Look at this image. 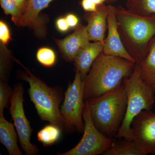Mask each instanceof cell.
I'll return each instance as SVG.
<instances>
[{
	"label": "cell",
	"mask_w": 155,
	"mask_h": 155,
	"mask_svg": "<svg viewBox=\"0 0 155 155\" xmlns=\"http://www.w3.org/2000/svg\"><path fill=\"white\" fill-rule=\"evenodd\" d=\"M135 64L101 53L83 81L84 101L101 96L121 86L124 78L132 74Z\"/></svg>",
	"instance_id": "cell-1"
},
{
	"label": "cell",
	"mask_w": 155,
	"mask_h": 155,
	"mask_svg": "<svg viewBox=\"0 0 155 155\" xmlns=\"http://www.w3.org/2000/svg\"><path fill=\"white\" fill-rule=\"evenodd\" d=\"M118 30L128 54L140 63L147 57L155 36V14H139L122 6L116 8Z\"/></svg>",
	"instance_id": "cell-2"
},
{
	"label": "cell",
	"mask_w": 155,
	"mask_h": 155,
	"mask_svg": "<svg viewBox=\"0 0 155 155\" xmlns=\"http://www.w3.org/2000/svg\"><path fill=\"white\" fill-rule=\"evenodd\" d=\"M93 122L100 131L109 138L116 137L124 120L127 97L121 86L101 96L87 100Z\"/></svg>",
	"instance_id": "cell-3"
},
{
	"label": "cell",
	"mask_w": 155,
	"mask_h": 155,
	"mask_svg": "<svg viewBox=\"0 0 155 155\" xmlns=\"http://www.w3.org/2000/svg\"><path fill=\"white\" fill-rule=\"evenodd\" d=\"M127 97L124 120L115 138L133 140L131 124L134 119L143 110H151L154 104L155 90L142 79L138 63L132 74L123 80Z\"/></svg>",
	"instance_id": "cell-4"
},
{
	"label": "cell",
	"mask_w": 155,
	"mask_h": 155,
	"mask_svg": "<svg viewBox=\"0 0 155 155\" xmlns=\"http://www.w3.org/2000/svg\"><path fill=\"white\" fill-rule=\"evenodd\" d=\"M17 62L25 69V72H22L19 78L29 84L28 95L40 119L63 129L60 114V104L64 98L62 88L48 86L19 61Z\"/></svg>",
	"instance_id": "cell-5"
},
{
	"label": "cell",
	"mask_w": 155,
	"mask_h": 155,
	"mask_svg": "<svg viewBox=\"0 0 155 155\" xmlns=\"http://www.w3.org/2000/svg\"><path fill=\"white\" fill-rule=\"evenodd\" d=\"M84 81L79 72L69 84L64 94V101L60 107L63 129L69 132H82L84 130L83 112L84 105Z\"/></svg>",
	"instance_id": "cell-6"
},
{
	"label": "cell",
	"mask_w": 155,
	"mask_h": 155,
	"mask_svg": "<svg viewBox=\"0 0 155 155\" xmlns=\"http://www.w3.org/2000/svg\"><path fill=\"white\" fill-rule=\"evenodd\" d=\"M84 130L80 142L72 149L61 155H97L104 154L114 143L97 129L93 122L87 100L84 101L83 112Z\"/></svg>",
	"instance_id": "cell-7"
},
{
	"label": "cell",
	"mask_w": 155,
	"mask_h": 155,
	"mask_svg": "<svg viewBox=\"0 0 155 155\" xmlns=\"http://www.w3.org/2000/svg\"><path fill=\"white\" fill-rule=\"evenodd\" d=\"M9 108V113L14 122L20 145L25 155H36L39 153L37 146L31 143V137L33 129L26 118L23 107L24 89L21 83L15 84Z\"/></svg>",
	"instance_id": "cell-8"
},
{
	"label": "cell",
	"mask_w": 155,
	"mask_h": 155,
	"mask_svg": "<svg viewBox=\"0 0 155 155\" xmlns=\"http://www.w3.org/2000/svg\"><path fill=\"white\" fill-rule=\"evenodd\" d=\"M131 133L145 154L155 155V112L142 111L134 119Z\"/></svg>",
	"instance_id": "cell-9"
},
{
	"label": "cell",
	"mask_w": 155,
	"mask_h": 155,
	"mask_svg": "<svg viewBox=\"0 0 155 155\" xmlns=\"http://www.w3.org/2000/svg\"><path fill=\"white\" fill-rule=\"evenodd\" d=\"M108 34L104 41L103 53L107 55L120 57L136 63L135 60L128 54L122 43L118 30L116 15V7L108 5Z\"/></svg>",
	"instance_id": "cell-10"
},
{
	"label": "cell",
	"mask_w": 155,
	"mask_h": 155,
	"mask_svg": "<svg viewBox=\"0 0 155 155\" xmlns=\"http://www.w3.org/2000/svg\"><path fill=\"white\" fill-rule=\"evenodd\" d=\"M53 38L62 58L70 63L74 62L78 52L90 41L86 26L81 24L77 25L74 32L65 38Z\"/></svg>",
	"instance_id": "cell-11"
},
{
	"label": "cell",
	"mask_w": 155,
	"mask_h": 155,
	"mask_svg": "<svg viewBox=\"0 0 155 155\" xmlns=\"http://www.w3.org/2000/svg\"><path fill=\"white\" fill-rule=\"evenodd\" d=\"M108 13V5L103 4L97 5V10L95 12H88L84 15L83 19L87 23L86 28L90 41H104L107 28Z\"/></svg>",
	"instance_id": "cell-12"
},
{
	"label": "cell",
	"mask_w": 155,
	"mask_h": 155,
	"mask_svg": "<svg viewBox=\"0 0 155 155\" xmlns=\"http://www.w3.org/2000/svg\"><path fill=\"white\" fill-rule=\"evenodd\" d=\"M104 42L94 41L85 45L75 56L74 65L84 81L87 76L95 60L102 52Z\"/></svg>",
	"instance_id": "cell-13"
},
{
	"label": "cell",
	"mask_w": 155,
	"mask_h": 155,
	"mask_svg": "<svg viewBox=\"0 0 155 155\" xmlns=\"http://www.w3.org/2000/svg\"><path fill=\"white\" fill-rule=\"evenodd\" d=\"M54 0H29L22 12L18 26L28 27L38 30L41 26L40 13Z\"/></svg>",
	"instance_id": "cell-14"
},
{
	"label": "cell",
	"mask_w": 155,
	"mask_h": 155,
	"mask_svg": "<svg viewBox=\"0 0 155 155\" xmlns=\"http://www.w3.org/2000/svg\"><path fill=\"white\" fill-rule=\"evenodd\" d=\"M14 125L6 120L4 114H0V141L10 155H23L18 144V135Z\"/></svg>",
	"instance_id": "cell-15"
},
{
	"label": "cell",
	"mask_w": 155,
	"mask_h": 155,
	"mask_svg": "<svg viewBox=\"0 0 155 155\" xmlns=\"http://www.w3.org/2000/svg\"><path fill=\"white\" fill-rule=\"evenodd\" d=\"M138 64L142 79L155 90V36L151 42L147 57Z\"/></svg>",
	"instance_id": "cell-16"
},
{
	"label": "cell",
	"mask_w": 155,
	"mask_h": 155,
	"mask_svg": "<svg viewBox=\"0 0 155 155\" xmlns=\"http://www.w3.org/2000/svg\"><path fill=\"white\" fill-rule=\"evenodd\" d=\"M114 143L112 146L104 153V155H145L134 140L124 139Z\"/></svg>",
	"instance_id": "cell-17"
},
{
	"label": "cell",
	"mask_w": 155,
	"mask_h": 155,
	"mask_svg": "<svg viewBox=\"0 0 155 155\" xmlns=\"http://www.w3.org/2000/svg\"><path fill=\"white\" fill-rule=\"evenodd\" d=\"M61 130L60 127L50 123L38 132V140L45 147L51 146L60 138Z\"/></svg>",
	"instance_id": "cell-18"
},
{
	"label": "cell",
	"mask_w": 155,
	"mask_h": 155,
	"mask_svg": "<svg viewBox=\"0 0 155 155\" xmlns=\"http://www.w3.org/2000/svg\"><path fill=\"white\" fill-rule=\"evenodd\" d=\"M127 8L145 15L155 14V0H127Z\"/></svg>",
	"instance_id": "cell-19"
},
{
	"label": "cell",
	"mask_w": 155,
	"mask_h": 155,
	"mask_svg": "<svg viewBox=\"0 0 155 155\" xmlns=\"http://www.w3.org/2000/svg\"><path fill=\"white\" fill-rule=\"evenodd\" d=\"M0 5L6 15L11 16L12 21L18 26L22 11L14 0H0Z\"/></svg>",
	"instance_id": "cell-20"
},
{
	"label": "cell",
	"mask_w": 155,
	"mask_h": 155,
	"mask_svg": "<svg viewBox=\"0 0 155 155\" xmlns=\"http://www.w3.org/2000/svg\"><path fill=\"white\" fill-rule=\"evenodd\" d=\"M36 58L39 63L45 67H51L56 61L55 53L51 49L41 48L37 52Z\"/></svg>",
	"instance_id": "cell-21"
},
{
	"label": "cell",
	"mask_w": 155,
	"mask_h": 155,
	"mask_svg": "<svg viewBox=\"0 0 155 155\" xmlns=\"http://www.w3.org/2000/svg\"><path fill=\"white\" fill-rule=\"evenodd\" d=\"M13 90L8 82L0 81V114H4V109L10 102Z\"/></svg>",
	"instance_id": "cell-22"
},
{
	"label": "cell",
	"mask_w": 155,
	"mask_h": 155,
	"mask_svg": "<svg viewBox=\"0 0 155 155\" xmlns=\"http://www.w3.org/2000/svg\"><path fill=\"white\" fill-rule=\"evenodd\" d=\"M11 39V34L8 25L3 20L0 21V40L4 45H8Z\"/></svg>",
	"instance_id": "cell-23"
},
{
	"label": "cell",
	"mask_w": 155,
	"mask_h": 155,
	"mask_svg": "<svg viewBox=\"0 0 155 155\" xmlns=\"http://www.w3.org/2000/svg\"><path fill=\"white\" fill-rule=\"evenodd\" d=\"M81 5L86 12H95L97 10V5L92 0H81Z\"/></svg>",
	"instance_id": "cell-24"
},
{
	"label": "cell",
	"mask_w": 155,
	"mask_h": 155,
	"mask_svg": "<svg viewBox=\"0 0 155 155\" xmlns=\"http://www.w3.org/2000/svg\"><path fill=\"white\" fill-rule=\"evenodd\" d=\"M56 25L58 30L61 32H66L69 29V26L66 18H60L57 20Z\"/></svg>",
	"instance_id": "cell-25"
},
{
	"label": "cell",
	"mask_w": 155,
	"mask_h": 155,
	"mask_svg": "<svg viewBox=\"0 0 155 155\" xmlns=\"http://www.w3.org/2000/svg\"><path fill=\"white\" fill-rule=\"evenodd\" d=\"M66 19L70 27L74 28L78 25V19L75 15L73 14H69L67 15Z\"/></svg>",
	"instance_id": "cell-26"
},
{
	"label": "cell",
	"mask_w": 155,
	"mask_h": 155,
	"mask_svg": "<svg viewBox=\"0 0 155 155\" xmlns=\"http://www.w3.org/2000/svg\"><path fill=\"white\" fill-rule=\"evenodd\" d=\"M14 1L17 3V5L22 11V13L23 11L25 10L29 0H14Z\"/></svg>",
	"instance_id": "cell-27"
},
{
	"label": "cell",
	"mask_w": 155,
	"mask_h": 155,
	"mask_svg": "<svg viewBox=\"0 0 155 155\" xmlns=\"http://www.w3.org/2000/svg\"><path fill=\"white\" fill-rule=\"evenodd\" d=\"M93 2L96 4L97 5H102L104 4V3L106 1V0H92Z\"/></svg>",
	"instance_id": "cell-28"
}]
</instances>
